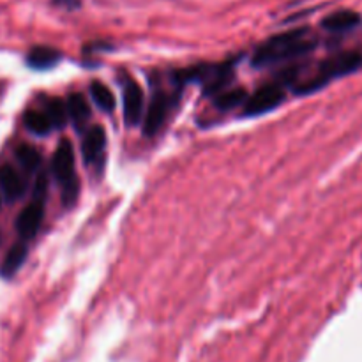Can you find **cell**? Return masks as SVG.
<instances>
[{"instance_id":"cell-1","label":"cell","mask_w":362,"mask_h":362,"mask_svg":"<svg viewBox=\"0 0 362 362\" xmlns=\"http://www.w3.org/2000/svg\"><path fill=\"white\" fill-rule=\"evenodd\" d=\"M318 41L311 35L310 28H293L283 34L272 35L257 48L253 57L255 67H267L286 62L300 55L313 52Z\"/></svg>"},{"instance_id":"cell-2","label":"cell","mask_w":362,"mask_h":362,"mask_svg":"<svg viewBox=\"0 0 362 362\" xmlns=\"http://www.w3.org/2000/svg\"><path fill=\"white\" fill-rule=\"evenodd\" d=\"M362 67V53L359 52H343L331 55L329 59H325L324 62H320L317 73L313 74L308 80L299 81V85L293 87L296 94L299 95H308L313 94V92L320 90L322 87L329 83L334 78L346 76V74H352L356 71H359Z\"/></svg>"},{"instance_id":"cell-3","label":"cell","mask_w":362,"mask_h":362,"mask_svg":"<svg viewBox=\"0 0 362 362\" xmlns=\"http://www.w3.org/2000/svg\"><path fill=\"white\" fill-rule=\"evenodd\" d=\"M233 76V66L230 62L223 64H200L175 74L177 83H204L205 94H219L225 90Z\"/></svg>"},{"instance_id":"cell-4","label":"cell","mask_w":362,"mask_h":362,"mask_svg":"<svg viewBox=\"0 0 362 362\" xmlns=\"http://www.w3.org/2000/svg\"><path fill=\"white\" fill-rule=\"evenodd\" d=\"M283 101H285V90H283L281 83L276 81V83L264 85L257 92H253V95H250L247 101L244 103V115H264V113L278 108Z\"/></svg>"},{"instance_id":"cell-5","label":"cell","mask_w":362,"mask_h":362,"mask_svg":"<svg viewBox=\"0 0 362 362\" xmlns=\"http://www.w3.org/2000/svg\"><path fill=\"white\" fill-rule=\"evenodd\" d=\"M52 170L62 187L78 184L76 172H74V151L69 140H60V144L57 145L52 159Z\"/></svg>"},{"instance_id":"cell-6","label":"cell","mask_w":362,"mask_h":362,"mask_svg":"<svg viewBox=\"0 0 362 362\" xmlns=\"http://www.w3.org/2000/svg\"><path fill=\"white\" fill-rule=\"evenodd\" d=\"M124 120L129 127L140 124L144 117V92L134 80H127L124 85Z\"/></svg>"},{"instance_id":"cell-7","label":"cell","mask_w":362,"mask_h":362,"mask_svg":"<svg viewBox=\"0 0 362 362\" xmlns=\"http://www.w3.org/2000/svg\"><path fill=\"white\" fill-rule=\"evenodd\" d=\"M106 151V131L101 126H92L85 133L81 144V154L87 165H101Z\"/></svg>"},{"instance_id":"cell-8","label":"cell","mask_w":362,"mask_h":362,"mask_svg":"<svg viewBox=\"0 0 362 362\" xmlns=\"http://www.w3.org/2000/svg\"><path fill=\"white\" fill-rule=\"evenodd\" d=\"M168 98L163 92H156L152 98L151 105H148L147 113H145L144 120V134L145 136H154L165 124L166 115H168Z\"/></svg>"},{"instance_id":"cell-9","label":"cell","mask_w":362,"mask_h":362,"mask_svg":"<svg viewBox=\"0 0 362 362\" xmlns=\"http://www.w3.org/2000/svg\"><path fill=\"white\" fill-rule=\"evenodd\" d=\"M45 216V204L39 200H34L28 204L23 211L20 212L16 219V230L23 239H32L39 232Z\"/></svg>"},{"instance_id":"cell-10","label":"cell","mask_w":362,"mask_h":362,"mask_svg":"<svg viewBox=\"0 0 362 362\" xmlns=\"http://www.w3.org/2000/svg\"><path fill=\"white\" fill-rule=\"evenodd\" d=\"M361 21L362 20L359 13L350 9H341L325 16L322 20V28L327 32H332V34H345V32H350L359 27Z\"/></svg>"},{"instance_id":"cell-11","label":"cell","mask_w":362,"mask_h":362,"mask_svg":"<svg viewBox=\"0 0 362 362\" xmlns=\"http://www.w3.org/2000/svg\"><path fill=\"white\" fill-rule=\"evenodd\" d=\"M25 191V184L13 166L0 168V198L6 202H14L21 198Z\"/></svg>"},{"instance_id":"cell-12","label":"cell","mask_w":362,"mask_h":362,"mask_svg":"<svg viewBox=\"0 0 362 362\" xmlns=\"http://www.w3.org/2000/svg\"><path fill=\"white\" fill-rule=\"evenodd\" d=\"M62 55H60L59 49L52 48V46H35L28 52L27 55V64L28 67L37 71L52 69L53 66L60 62Z\"/></svg>"},{"instance_id":"cell-13","label":"cell","mask_w":362,"mask_h":362,"mask_svg":"<svg viewBox=\"0 0 362 362\" xmlns=\"http://www.w3.org/2000/svg\"><path fill=\"white\" fill-rule=\"evenodd\" d=\"M67 113H69V119L73 122V126L76 127L78 131L85 129V126L90 120V106L85 101V98L81 94H71L69 99H67Z\"/></svg>"},{"instance_id":"cell-14","label":"cell","mask_w":362,"mask_h":362,"mask_svg":"<svg viewBox=\"0 0 362 362\" xmlns=\"http://www.w3.org/2000/svg\"><path fill=\"white\" fill-rule=\"evenodd\" d=\"M25 258H27V246L25 244H14L9 251H7L6 258L0 267V276L2 278H13L20 267L23 265Z\"/></svg>"},{"instance_id":"cell-15","label":"cell","mask_w":362,"mask_h":362,"mask_svg":"<svg viewBox=\"0 0 362 362\" xmlns=\"http://www.w3.org/2000/svg\"><path fill=\"white\" fill-rule=\"evenodd\" d=\"M247 90L246 88H230V90H221L219 94H216L214 98V106L216 108L223 110V112H228V110L237 108L239 105H244L247 101Z\"/></svg>"},{"instance_id":"cell-16","label":"cell","mask_w":362,"mask_h":362,"mask_svg":"<svg viewBox=\"0 0 362 362\" xmlns=\"http://www.w3.org/2000/svg\"><path fill=\"white\" fill-rule=\"evenodd\" d=\"M25 127H27L30 133L37 134V136H45L49 131L53 129V124L49 120L48 113L46 112H37V110H28L23 117Z\"/></svg>"},{"instance_id":"cell-17","label":"cell","mask_w":362,"mask_h":362,"mask_svg":"<svg viewBox=\"0 0 362 362\" xmlns=\"http://www.w3.org/2000/svg\"><path fill=\"white\" fill-rule=\"evenodd\" d=\"M90 95L94 99L95 105L103 110L105 113H112L115 108V98H113L112 90L106 87L103 81H92L90 83Z\"/></svg>"},{"instance_id":"cell-18","label":"cell","mask_w":362,"mask_h":362,"mask_svg":"<svg viewBox=\"0 0 362 362\" xmlns=\"http://www.w3.org/2000/svg\"><path fill=\"white\" fill-rule=\"evenodd\" d=\"M16 159L27 172H35L39 168V165H41V156L30 145H20L16 148Z\"/></svg>"},{"instance_id":"cell-19","label":"cell","mask_w":362,"mask_h":362,"mask_svg":"<svg viewBox=\"0 0 362 362\" xmlns=\"http://www.w3.org/2000/svg\"><path fill=\"white\" fill-rule=\"evenodd\" d=\"M46 113H48L53 127L60 129V127L66 126L67 115H69V113H67V105H64L60 99H49V101L46 103Z\"/></svg>"},{"instance_id":"cell-20","label":"cell","mask_w":362,"mask_h":362,"mask_svg":"<svg viewBox=\"0 0 362 362\" xmlns=\"http://www.w3.org/2000/svg\"><path fill=\"white\" fill-rule=\"evenodd\" d=\"M46 187H48V182H46V175H39L37 182H35V187H34V200L45 202Z\"/></svg>"},{"instance_id":"cell-21","label":"cell","mask_w":362,"mask_h":362,"mask_svg":"<svg viewBox=\"0 0 362 362\" xmlns=\"http://www.w3.org/2000/svg\"><path fill=\"white\" fill-rule=\"evenodd\" d=\"M53 6L57 7H62L66 11H74V9H80L81 6V0H52Z\"/></svg>"}]
</instances>
